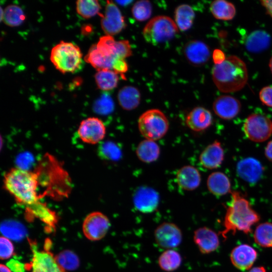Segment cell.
Returning <instances> with one entry per match:
<instances>
[{
  "instance_id": "13",
  "label": "cell",
  "mask_w": 272,
  "mask_h": 272,
  "mask_svg": "<svg viewBox=\"0 0 272 272\" xmlns=\"http://www.w3.org/2000/svg\"><path fill=\"white\" fill-rule=\"evenodd\" d=\"M78 133L84 143L96 144L103 140L106 134V127L103 122L97 117L87 118L81 121Z\"/></svg>"
},
{
  "instance_id": "24",
  "label": "cell",
  "mask_w": 272,
  "mask_h": 272,
  "mask_svg": "<svg viewBox=\"0 0 272 272\" xmlns=\"http://www.w3.org/2000/svg\"><path fill=\"white\" fill-rule=\"evenodd\" d=\"M207 187L211 193L216 196L225 195L230 192L231 183L224 173L215 172L207 179Z\"/></svg>"
},
{
  "instance_id": "32",
  "label": "cell",
  "mask_w": 272,
  "mask_h": 272,
  "mask_svg": "<svg viewBox=\"0 0 272 272\" xmlns=\"http://www.w3.org/2000/svg\"><path fill=\"white\" fill-rule=\"evenodd\" d=\"M253 238L255 243L264 248H272V223L264 222L255 229Z\"/></svg>"
},
{
  "instance_id": "41",
  "label": "cell",
  "mask_w": 272,
  "mask_h": 272,
  "mask_svg": "<svg viewBox=\"0 0 272 272\" xmlns=\"http://www.w3.org/2000/svg\"><path fill=\"white\" fill-rule=\"evenodd\" d=\"M259 97L263 104L272 107V86L262 88L259 92Z\"/></svg>"
},
{
  "instance_id": "34",
  "label": "cell",
  "mask_w": 272,
  "mask_h": 272,
  "mask_svg": "<svg viewBox=\"0 0 272 272\" xmlns=\"http://www.w3.org/2000/svg\"><path fill=\"white\" fill-rule=\"evenodd\" d=\"M3 18L4 23L7 25L16 27L20 25L24 22L25 16L20 7L11 5L6 8Z\"/></svg>"
},
{
  "instance_id": "33",
  "label": "cell",
  "mask_w": 272,
  "mask_h": 272,
  "mask_svg": "<svg viewBox=\"0 0 272 272\" xmlns=\"http://www.w3.org/2000/svg\"><path fill=\"white\" fill-rule=\"evenodd\" d=\"M1 231L4 237L14 240H20L23 238L26 232L22 224L13 220L2 222Z\"/></svg>"
},
{
  "instance_id": "26",
  "label": "cell",
  "mask_w": 272,
  "mask_h": 272,
  "mask_svg": "<svg viewBox=\"0 0 272 272\" xmlns=\"http://www.w3.org/2000/svg\"><path fill=\"white\" fill-rule=\"evenodd\" d=\"M135 153L140 160L150 163L158 159L160 149L155 141L145 139L139 144Z\"/></svg>"
},
{
  "instance_id": "27",
  "label": "cell",
  "mask_w": 272,
  "mask_h": 272,
  "mask_svg": "<svg viewBox=\"0 0 272 272\" xmlns=\"http://www.w3.org/2000/svg\"><path fill=\"white\" fill-rule=\"evenodd\" d=\"M270 36L265 31L256 30L252 32L245 42L246 49L249 52L257 53L267 48L270 45Z\"/></svg>"
},
{
  "instance_id": "21",
  "label": "cell",
  "mask_w": 272,
  "mask_h": 272,
  "mask_svg": "<svg viewBox=\"0 0 272 272\" xmlns=\"http://www.w3.org/2000/svg\"><path fill=\"white\" fill-rule=\"evenodd\" d=\"M213 122L211 112L202 107H196L187 115L185 122L192 130L201 131L208 128Z\"/></svg>"
},
{
  "instance_id": "2",
  "label": "cell",
  "mask_w": 272,
  "mask_h": 272,
  "mask_svg": "<svg viewBox=\"0 0 272 272\" xmlns=\"http://www.w3.org/2000/svg\"><path fill=\"white\" fill-rule=\"evenodd\" d=\"M231 199L227 207L223 221L224 229L222 235L226 239L229 233L234 234L237 231L248 234L257 223L260 217L253 209L249 201L239 191L231 192Z\"/></svg>"
},
{
  "instance_id": "49",
  "label": "cell",
  "mask_w": 272,
  "mask_h": 272,
  "mask_svg": "<svg viewBox=\"0 0 272 272\" xmlns=\"http://www.w3.org/2000/svg\"><path fill=\"white\" fill-rule=\"evenodd\" d=\"M269 69H270V70L272 73V56L269 60Z\"/></svg>"
},
{
  "instance_id": "4",
  "label": "cell",
  "mask_w": 272,
  "mask_h": 272,
  "mask_svg": "<svg viewBox=\"0 0 272 272\" xmlns=\"http://www.w3.org/2000/svg\"><path fill=\"white\" fill-rule=\"evenodd\" d=\"M121 59H123L118 55L116 41L110 35L100 37L97 43L90 47L85 57V61L97 71L101 70L113 71L115 63Z\"/></svg>"
},
{
  "instance_id": "35",
  "label": "cell",
  "mask_w": 272,
  "mask_h": 272,
  "mask_svg": "<svg viewBox=\"0 0 272 272\" xmlns=\"http://www.w3.org/2000/svg\"><path fill=\"white\" fill-rule=\"evenodd\" d=\"M100 157L106 160L116 161L122 156L120 148L115 143L111 141L103 142L98 149Z\"/></svg>"
},
{
  "instance_id": "8",
  "label": "cell",
  "mask_w": 272,
  "mask_h": 272,
  "mask_svg": "<svg viewBox=\"0 0 272 272\" xmlns=\"http://www.w3.org/2000/svg\"><path fill=\"white\" fill-rule=\"evenodd\" d=\"M243 129L246 137L254 142H263L272 134V121L260 114L249 115L244 121Z\"/></svg>"
},
{
  "instance_id": "39",
  "label": "cell",
  "mask_w": 272,
  "mask_h": 272,
  "mask_svg": "<svg viewBox=\"0 0 272 272\" xmlns=\"http://www.w3.org/2000/svg\"><path fill=\"white\" fill-rule=\"evenodd\" d=\"M114 109L113 101L108 94H103L94 103V110L98 113L107 114Z\"/></svg>"
},
{
  "instance_id": "12",
  "label": "cell",
  "mask_w": 272,
  "mask_h": 272,
  "mask_svg": "<svg viewBox=\"0 0 272 272\" xmlns=\"http://www.w3.org/2000/svg\"><path fill=\"white\" fill-rule=\"evenodd\" d=\"M99 15L101 17L102 29L106 35H116L126 27L123 15L117 6L112 1H107L104 14Z\"/></svg>"
},
{
  "instance_id": "10",
  "label": "cell",
  "mask_w": 272,
  "mask_h": 272,
  "mask_svg": "<svg viewBox=\"0 0 272 272\" xmlns=\"http://www.w3.org/2000/svg\"><path fill=\"white\" fill-rule=\"evenodd\" d=\"M154 238L157 244L166 249L178 247L182 241V232L180 228L172 222H163L154 231Z\"/></svg>"
},
{
  "instance_id": "16",
  "label": "cell",
  "mask_w": 272,
  "mask_h": 272,
  "mask_svg": "<svg viewBox=\"0 0 272 272\" xmlns=\"http://www.w3.org/2000/svg\"><path fill=\"white\" fill-rule=\"evenodd\" d=\"M193 241L202 254H209L219 247L220 239L217 233L207 227L198 228L194 231Z\"/></svg>"
},
{
  "instance_id": "1",
  "label": "cell",
  "mask_w": 272,
  "mask_h": 272,
  "mask_svg": "<svg viewBox=\"0 0 272 272\" xmlns=\"http://www.w3.org/2000/svg\"><path fill=\"white\" fill-rule=\"evenodd\" d=\"M39 184L38 173L20 167L12 168L4 176L5 189L26 208L39 201Z\"/></svg>"
},
{
  "instance_id": "6",
  "label": "cell",
  "mask_w": 272,
  "mask_h": 272,
  "mask_svg": "<svg viewBox=\"0 0 272 272\" xmlns=\"http://www.w3.org/2000/svg\"><path fill=\"white\" fill-rule=\"evenodd\" d=\"M169 125L167 117L158 109L145 111L138 119V127L141 134L145 139L154 141L166 134Z\"/></svg>"
},
{
  "instance_id": "40",
  "label": "cell",
  "mask_w": 272,
  "mask_h": 272,
  "mask_svg": "<svg viewBox=\"0 0 272 272\" xmlns=\"http://www.w3.org/2000/svg\"><path fill=\"white\" fill-rule=\"evenodd\" d=\"M0 257L2 259L10 258L13 254L14 248L10 239L2 236L0 238Z\"/></svg>"
},
{
  "instance_id": "18",
  "label": "cell",
  "mask_w": 272,
  "mask_h": 272,
  "mask_svg": "<svg viewBox=\"0 0 272 272\" xmlns=\"http://www.w3.org/2000/svg\"><path fill=\"white\" fill-rule=\"evenodd\" d=\"M184 53L187 61L195 66L203 65L211 56L208 46L199 40L188 42L184 47Z\"/></svg>"
},
{
  "instance_id": "3",
  "label": "cell",
  "mask_w": 272,
  "mask_h": 272,
  "mask_svg": "<svg viewBox=\"0 0 272 272\" xmlns=\"http://www.w3.org/2000/svg\"><path fill=\"white\" fill-rule=\"evenodd\" d=\"M212 74L216 86L224 93L241 90L248 78L246 64L235 55L229 56L222 63L215 64Z\"/></svg>"
},
{
  "instance_id": "28",
  "label": "cell",
  "mask_w": 272,
  "mask_h": 272,
  "mask_svg": "<svg viewBox=\"0 0 272 272\" xmlns=\"http://www.w3.org/2000/svg\"><path fill=\"white\" fill-rule=\"evenodd\" d=\"M180 254L173 249H166L159 256L158 263L161 270L172 272L177 270L182 263Z\"/></svg>"
},
{
  "instance_id": "31",
  "label": "cell",
  "mask_w": 272,
  "mask_h": 272,
  "mask_svg": "<svg viewBox=\"0 0 272 272\" xmlns=\"http://www.w3.org/2000/svg\"><path fill=\"white\" fill-rule=\"evenodd\" d=\"M98 87L104 91L111 90L116 87L119 81V75L110 70L98 71L95 75Z\"/></svg>"
},
{
  "instance_id": "14",
  "label": "cell",
  "mask_w": 272,
  "mask_h": 272,
  "mask_svg": "<svg viewBox=\"0 0 272 272\" xmlns=\"http://www.w3.org/2000/svg\"><path fill=\"white\" fill-rule=\"evenodd\" d=\"M160 200L159 193L154 189L143 186L137 189L133 195L134 207L139 212L149 214L156 211Z\"/></svg>"
},
{
  "instance_id": "43",
  "label": "cell",
  "mask_w": 272,
  "mask_h": 272,
  "mask_svg": "<svg viewBox=\"0 0 272 272\" xmlns=\"http://www.w3.org/2000/svg\"><path fill=\"white\" fill-rule=\"evenodd\" d=\"M260 2L266 13L272 18V0H262Z\"/></svg>"
},
{
  "instance_id": "38",
  "label": "cell",
  "mask_w": 272,
  "mask_h": 272,
  "mask_svg": "<svg viewBox=\"0 0 272 272\" xmlns=\"http://www.w3.org/2000/svg\"><path fill=\"white\" fill-rule=\"evenodd\" d=\"M152 12V5L149 1L146 0L137 2L131 9L133 17L139 21L148 20L150 17Z\"/></svg>"
},
{
  "instance_id": "20",
  "label": "cell",
  "mask_w": 272,
  "mask_h": 272,
  "mask_svg": "<svg viewBox=\"0 0 272 272\" xmlns=\"http://www.w3.org/2000/svg\"><path fill=\"white\" fill-rule=\"evenodd\" d=\"M224 158V152L218 141L208 145L201 153L199 160L201 165L208 169L219 167Z\"/></svg>"
},
{
  "instance_id": "44",
  "label": "cell",
  "mask_w": 272,
  "mask_h": 272,
  "mask_svg": "<svg viewBox=\"0 0 272 272\" xmlns=\"http://www.w3.org/2000/svg\"><path fill=\"white\" fill-rule=\"evenodd\" d=\"M13 270H14L16 272H21V270H23V266L22 264L17 261H14L13 260H11V262H10V263L8 265Z\"/></svg>"
},
{
  "instance_id": "22",
  "label": "cell",
  "mask_w": 272,
  "mask_h": 272,
  "mask_svg": "<svg viewBox=\"0 0 272 272\" xmlns=\"http://www.w3.org/2000/svg\"><path fill=\"white\" fill-rule=\"evenodd\" d=\"M176 180L178 186L185 190L196 189L200 185L201 176L198 170L191 165L180 168L176 173Z\"/></svg>"
},
{
  "instance_id": "7",
  "label": "cell",
  "mask_w": 272,
  "mask_h": 272,
  "mask_svg": "<svg viewBox=\"0 0 272 272\" xmlns=\"http://www.w3.org/2000/svg\"><path fill=\"white\" fill-rule=\"evenodd\" d=\"M178 28L171 18L159 16L152 19L145 26L143 35L145 40L153 45L166 42L172 39Z\"/></svg>"
},
{
  "instance_id": "36",
  "label": "cell",
  "mask_w": 272,
  "mask_h": 272,
  "mask_svg": "<svg viewBox=\"0 0 272 272\" xmlns=\"http://www.w3.org/2000/svg\"><path fill=\"white\" fill-rule=\"evenodd\" d=\"M78 13L85 18H90L99 14L100 5L97 1L79 0L76 2Z\"/></svg>"
},
{
  "instance_id": "9",
  "label": "cell",
  "mask_w": 272,
  "mask_h": 272,
  "mask_svg": "<svg viewBox=\"0 0 272 272\" xmlns=\"http://www.w3.org/2000/svg\"><path fill=\"white\" fill-rule=\"evenodd\" d=\"M110 225V222L105 215L100 212H94L85 218L83 223V232L88 239L97 241L105 237Z\"/></svg>"
},
{
  "instance_id": "42",
  "label": "cell",
  "mask_w": 272,
  "mask_h": 272,
  "mask_svg": "<svg viewBox=\"0 0 272 272\" xmlns=\"http://www.w3.org/2000/svg\"><path fill=\"white\" fill-rule=\"evenodd\" d=\"M224 52L220 49H215L213 54V58L215 64H220L226 59Z\"/></svg>"
},
{
  "instance_id": "17",
  "label": "cell",
  "mask_w": 272,
  "mask_h": 272,
  "mask_svg": "<svg viewBox=\"0 0 272 272\" xmlns=\"http://www.w3.org/2000/svg\"><path fill=\"white\" fill-rule=\"evenodd\" d=\"M213 107L215 114L220 118L230 120L239 113L241 105L236 98L230 95H222L215 100Z\"/></svg>"
},
{
  "instance_id": "11",
  "label": "cell",
  "mask_w": 272,
  "mask_h": 272,
  "mask_svg": "<svg viewBox=\"0 0 272 272\" xmlns=\"http://www.w3.org/2000/svg\"><path fill=\"white\" fill-rule=\"evenodd\" d=\"M30 244L33 253L29 266L31 272H65L49 251H39L33 242H30Z\"/></svg>"
},
{
  "instance_id": "30",
  "label": "cell",
  "mask_w": 272,
  "mask_h": 272,
  "mask_svg": "<svg viewBox=\"0 0 272 272\" xmlns=\"http://www.w3.org/2000/svg\"><path fill=\"white\" fill-rule=\"evenodd\" d=\"M194 17L195 14L192 8L187 4L179 6L175 11V22L178 29L182 31L190 28Z\"/></svg>"
},
{
  "instance_id": "37",
  "label": "cell",
  "mask_w": 272,
  "mask_h": 272,
  "mask_svg": "<svg viewBox=\"0 0 272 272\" xmlns=\"http://www.w3.org/2000/svg\"><path fill=\"white\" fill-rule=\"evenodd\" d=\"M55 258L64 270H75L79 266L80 261L78 257L75 253L69 250L61 251Z\"/></svg>"
},
{
  "instance_id": "29",
  "label": "cell",
  "mask_w": 272,
  "mask_h": 272,
  "mask_svg": "<svg viewBox=\"0 0 272 272\" xmlns=\"http://www.w3.org/2000/svg\"><path fill=\"white\" fill-rule=\"evenodd\" d=\"M210 9L216 19L223 21L233 19L236 12L234 5L225 0L213 1L211 4Z\"/></svg>"
},
{
  "instance_id": "46",
  "label": "cell",
  "mask_w": 272,
  "mask_h": 272,
  "mask_svg": "<svg viewBox=\"0 0 272 272\" xmlns=\"http://www.w3.org/2000/svg\"><path fill=\"white\" fill-rule=\"evenodd\" d=\"M248 272H266L265 268L263 266L252 267Z\"/></svg>"
},
{
  "instance_id": "23",
  "label": "cell",
  "mask_w": 272,
  "mask_h": 272,
  "mask_svg": "<svg viewBox=\"0 0 272 272\" xmlns=\"http://www.w3.org/2000/svg\"><path fill=\"white\" fill-rule=\"evenodd\" d=\"M29 218H36L46 224L49 229L54 228L57 222L55 213L49 209L44 203L39 201L34 205L26 208Z\"/></svg>"
},
{
  "instance_id": "5",
  "label": "cell",
  "mask_w": 272,
  "mask_h": 272,
  "mask_svg": "<svg viewBox=\"0 0 272 272\" xmlns=\"http://www.w3.org/2000/svg\"><path fill=\"white\" fill-rule=\"evenodd\" d=\"M50 60L62 73H73L82 67V53L77 45L62 41L52 48Z\"/></svg>"
},
{
  "instance_id": "25",
  "label": "cell",
  "mask_w": 272,
  "mask_h": 272,
  "mask_svg": "<svg viewBox=\"0 0 272 272\" xmlns=\"http://www.w3.org/2000/svg\"><path fill=\"white\" fill-rule=\"evenodd\" d=\"M117 99L120 106L123 109L131 110L136 108L140 104L141 94L136 88L127 86L119 91Z\"/></svg>"
},
{
  "instance_id": "15",
  "label": "cell",
  "mask_w": 272,
  "mask_h": 272,
  "mask_svg": "<svg viewBox=\"0 0 272 272\" xmlns=\"http://www.w3.org/2000/svg\"><path fill=\"white\" fill-rule=\"evenodd\" d=\"M257 256V251L252 246L247 244H242L233 248L230 252V259L234 267L244 271L252 268Z\"/></svg>"
},
{
  "instance_id": "45",
  "label": "cell",
  "mask_w": 272,
  "mask_h": 272,
  "mask_svg": "<svg viewBox=\"0 0 272 272\" xmlns=\"http://www.w3.org/2000/svg\"><path fill=\"white\" fill-rule=\"evenodd\" d=\"M265 155L269 161L272 162V141L269 142L265 147Z\"/></svg>"
},
{
  "instance_id": "19",
  "label": "cell",
  "mask_w": 272,
  "mask_h": 272,
  "mask_svg": "<svg viewBox=\"0 0 272 272\" xmlns=\"http://www.w3.org/2000/svg\"><path fill=\"white\" fill-rule=\"evenodd\" d=\"M236 170L238 175L244 181L253 183L259 180L263 173L261 164L255 158H244L238 163Z\"/></svg>"
},
{
  "instance_id": "47",
  "label": "cell",
  "mask_w": 272,
  "mask_h": 272,
  "mask_svg": "<svg viewBox=\"0 0 272 272\" xmlns=\"http://www.w3.org/2000/svg\"><path fill=\"white\" fill-rule=\"evenodd\" d=\"M118 4L122 6H126L127 5H129L132 2V1H115Z\"/></svg>"
},
{
  "instance_id": "48",
  "label": "cell",
  "mask_w": 272,
  "mask_h": 272,
  "mask_svg": "<svg viewBox=\"0 0 272 272\" xmlns=\"http://www.w3.org/2000/svg\"><path fill=\"white\" fill-rule=\"evenodd\" d=\"M1 272H11V270L8 266L6 265L1 264L0 265Z\"/></svg>"
}]
</instances>
